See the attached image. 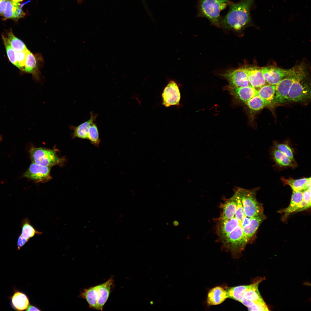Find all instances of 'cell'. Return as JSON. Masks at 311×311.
Here are the masks:
<instances>
[{
  "mask_svg": "<svg viewBox=\"0 0 311 311\" xmlns=\"http://www.w3.org/2000/svg\"><path fill=\"white\" fill-rule=\"evenodd\" d=\"M173 224L175 226H177L179 225V223L178 221L175 220L173 222Z\"/></svg>",
  "mask_w": 311,
  "mask_h": 311,
  "instance_id": "obj_37",
  "label": "cell"
},
{
  "mask_svg": "<svg viewBox=\"0 0 311 311\" xmlns=\"http://www.w3.org/2000/svg\"><path fill=\"white\" fill-rule=\"evenodd\" d=\"M43 62L41 55L39 54H34L29 50L26 55L23 71L31 74L35 79L39 81L41 74L40 69Z\"/></svg>",
  "mask_w": 311,
  "mask_h": 311,
  "instance_id": "obj_9",
  "label": "cell"
},
{
  "mask_svg": "<svg viewBox=\"0 0 311 311\" xmlns=\"http://www.w3.org/2000/svg\"><path fill=\"white\" fill-rule=\"evenodd\" d=\"M2 38L9 60L13 65L20 69V67L17 60L16 52L11 45L7 37L3 35Z\"/></svg>",
  "mask_w": 311,
  "mask_h": 311,
  "instance_id": "obj_28",
  "label": "cell"
},
{
  "mask_svg": "<svg viewBox=\"0 0 311 311\" xmlns=\"http://www.w3.org/2000/svg\"><path fill=\"white\" fill-rule=\"evenodd\" d=\"M29 50H27L20 52H16V58L18 63L20 67V69L24 71L26 57Z\"/></svg>",
  "mask_w": 311,
  "mask_h": 311,
  "instance_id": "obj_32",
  "label": "cell"
},
{
  "mask_svg": "<svg viewBox=\"0 0 311 311\" xmlns=\"http://www.w3.org/2000/svg\"><path fill=\"white\" fill-rule=\"evenodd\" d=\"M228 298L226 290L220 287H216L209 292L207 299V304L210 306L219 304Z\"/></svg>",
  "mask_w": 311,
  "mask_h": 311,
  "instance_id": "obj_20",
  "label": "cell"
},
{
  "mask_svg": "<svg viewBox=\"0 0 311 311\" xmlns=\"http://www.w3.org/2000/svg\"><path fill=\"white\" fill-rule=\"evenodd\" d=\"M22 231L20 235L24 238L29 240L35 234L40 235L42 233L36 230L31 224L29 219L26 217L22 221Z\"/></svg>",
  "mask_w": 311,
  "mask_h": 311,
  "instance_id": "obj_25",
  "label": "cell"
},
{
  "mask_svg": "<svg viewBox=\"0 0 311 311\" xmlns=\"http://www.w3.org/2000/svg\"><path fill=\"white\" fill-rule=\"evenodd\" d=\"M303 80L296 81L293 83L289 91L287 101H304L310 98V90Z\"/></svg>",
  "mask_w": 311,
  "mask_h": 311,
  "instance_id": "obj_8",
  "label": "cell"
},
{
  "mask_svg": "<svg viewBox=\"0 0 311 311\" xmlns=\"http://www.w3.org/2000/svg\"><path fill=\"white\" fill-rule=\"evenodd\" d=\"M90 118L77 126H71L70 129L73 130V138L77 137L83 139H88V131L90 126L96 121L98 115L92 111L90 113Z\"/></svg>",
  "mask_w": 311,
  "mask_h": 311,
  "instance_id": "obj_15",
  "label": "cell"
},
{
  "mask_svg": "<svg viewBox=\"0 0 311 311\" xmlns=\"http://www.w3.org/2000/svg\"><path fill=\"white\" fill-rule=\"evenodd\" d=\"M261 71L270 84L276 85L289 74L290 69H286L273 66L263 68Z\"/></svg>",
  "mask_w": 311,
  "mask_h": 311,
  "instance_id": "obj_11",
  "label": "cell"
},
{
  "mask_svg": "<svg viewBox=\"0 0 311 311\" xmlns=\"http://www.w3.org/2000/svg\"><path fill=\"white\" fill-rule=\"evenodd\" d=\"M234 191L239 196L247 216L252 217L263 213L262 205L256 198L255 189H247L237 187Z\"/></svg>",
  "mask_w": 311,
  "mask_h": 311,
  "instance_id": "obj_5",
  "label": "cell"
},
{
  "mask_svg": "<svg viewBox=\"0 0 311 311\" xmlns=\"http://www.w3.org/2000/svg\"><path fill=\"white\" fill-rule=\"evenodd\" d=\"M12 308L18 311L26 310L29 305L27 296L24 293L14 289L13 295L10 297Z\"/></svg>",
  "mask_w": 311,
  "mask_h": 311,
  "instance_id": "obj_19",
  "label": "cell"
},
{
  "mask_svg": "<svg viewBox=\"0 0 311 311\" xmlns=\"http://www.w3.org/2000/svg\"><path fill=\"white\" fill-rule=\"evenodd\" d=\"M248 80L254 88H260L264 86L266 80L261 69L256 67L244 66Z\"/></svg>",
  "mask_w": 311,
  "mask_h": 311,
  "instance_id": "obj_16",
  "label": "cell"
},
{
  "mask_svg": "<svg viewBox=\"0 0 311 311\" xmlns=\"http://www.w3.org/2000/svg\"><path fill=\"white\" fill-rule=\"evenodd\" d=\"M255 0H240L237 3L231 1L229 9L225 16L221 17L220 27L240 33L252 23L251 11Z\"/></svg>",
  "mask_w": 311,
  "mask_h": 311,
  "instance_id": "obj_1",
  "label": "cell"
},
{
  "mask_svg": "<svg viewBox=\"0 0 311 311\" xmlns=\"http://www.w3.org/2000/svg\"><path fill=\"white\" fill-rule=\"evenodd\" d=\"M25 15L20 3L8 0L3 16L4 20L10 19L17 21Z\"/></svg>",
  "mask_w": 311,
  "mask_h": 311,
  "instance_id": "obj_14",
  "label": "cell"
},
{
  "mask_svg": "<svg viewBox=\"0 0 311 311\" xmlns=\"http://www.w3.org/2000/svg\"><path fill=\"white\" fill-rule=\"evenodd\" d=\"M162 96L163 104L166 107L178 105L181 95L176 83L174 81H170L164 89Z\"/></svg>",
  "mask_w": 311,
  "mask_h": 311,
  "instance_id": "obj_12",
  "label": "cell"
},
{
  "mask_svg": "<svg viewBox=\"0 0 311 311\" xmlns=\"http://www.w3.org/2000/svg\"><path fill=\"white\" fill-rule=\"evenodd\" d=\"M231 94L246 103L258 94V91L251 86L239 87H226Z\"/></svg>",
  "mask_w": 311,
  "mask_h": 311,
  "instance_id": "obj_13",
  "label": "cell"
},
{
  "mask_svg": "<svg viewBox=\"0 0 311 311\" xmlns=\"http://www.w3.org/2000/svg\"><path fill=\"white\" fill-rule=\"evenodd\" d=\"M26 311H40L38 308L31 305H29L26 309Z\"/></svg>",
  "mask_w": 311,
  "mask_h": 311,
  "instance_id": "obj_36",
  "label": "cell"
},
{
  "mask_svg": "<svg viewBox=\"0 0 311 311\" xmlns=\"http://www.w3.org/2000/svg\"><path fill=\"white\" fill-rule=\"evenodd\" d=\"M113 279L111 277L106 282L98 285V310H103V306L109 297L111 288L113 286Z\"/></svg>",
  "mask_w": 311,
  "mask_h": 311,
  "instance_id": "obj_18",
  "label": "cell"
},
{
  "mask_svg": "<svg viewBox=\"0 0 311 311\" xmlns=\"http://www.w3.org/2000/svg\"><path fill=\"white\" fill-rule=\"evenodd\" d=\"M251 109L258 111L266 106L263 100L257 94L246 103Z\"/></svg>",
  "mask_w": 311,
  "mask_h": 311,
  "instance_id": "obj_30",
  "label": "cell"
},
{
  "mask_svg": "<svg viewBox=\"0 0 311 311\" xmlns=\"http://www.w3.org/2000/svg\"><path fill=\"white\" fill-rule=\"evenodd\" d=\"M8 0H0V16H3Z\"/></svg>",
  "mask_w": 311,
  "mask_h": 311,
  "instance_id": "obj_35",
  "label": "cell"
},
{
  "mask_svg": "<svg viewBox=\"0 0 311 311\" xmlns=\"http://www.w3.org/2000/svg\"><path fill=\"white\" fill-rule=\"evenodd\" d=\"M14 2L16 3H20L22 2L23 0H11Z\"/></svg>",
  "mask_w": 311,
  "mask_h": 311,
  "instance_id": "obj_38",
  "label": "cell"
},
{
  "mask_svg": "<svg viewBox=\"0 0 311 311\" xmlns=\"http://www.w3.org/2000/svg\"><path fill=\"white\" fill-rule=\"evenodd\" d=\"M303 200V191H293L291 202L288 207L283 209L282 212L284 213L285 217L298 211L299 205Z\"/></svg>",
  "mask_w": 311,
  "mask_h": 311,
  "instance_id": "obj_23",
  "label": "cell"
},
{
  "mask_svg": "<svg viewBox=\"0 0 311 311\" xmlns=\"http://www.w3.org/2000/svg\"><path fill=\"white\" fill-rule=\"evenodd\" d=\"M33 162L43 166L50 167L60 164L62 159L54 150L42 148L32 147L29 151Z\"/></svg>",
  "mask_w": 311,
  "mask_h": 311,
  "instance_id": "obj_6",
  "label": "cell"
},
{
  "mask_svg": "<svg viewBox=\"0 0 311 311\" xmlns=\"http://www.w3.org/2000/svg\"><path fill=\"white\" fill-rule=\"evenodd\" d=\"M230 0H198L197 17L207 18L213 25L220 28V12L228 5Z\"/></svg>",
  "mask_w": 311,
  "mask_h": 311,
  "instance_id": "obj_3",
  "label": "cell"
},
{
  "mask_svg": "<svg viewBox=\"0 0 311 311\" xmlns=\"http://www.w3.org/2000/svg\"><path fill=\"white\" fill-rule=\"evenodd\" d=\"M79 296L86 300L90 308L98 310V285L85 289L81 293Z\"/></svg>",
  "mask_w": 311,
  "mask_h": 311,
  "instance_id": "obj_21",
  "label": "cell"
},
{
  "mask_svg": "<svg viewBox=\"0 0 311 311\" xmlns=\"http://www.w3.org/2000/svg\"><path fill=\"white\" fill-rule=\"evenodd\" d=\"M276 92V85H264L258 91V94L263 100L266 106L274 103Z\"/></svg>",
  "mask_w": 311,
  "mask_h": 311,
  "instance_id": "obj_22",
  "label": "cell"
},
{
  "mask_svg": "<svg viewBox=\"0 0 311 311\" xmlns=\"http://www.w3.org/2000/svg\"><path fill=\"white\" fill-rule=\"evenodd\" d=\"M259 278L256 282L247 285H240L227 289L228 298L238 301L248 308L254 303L264 302L258 290L259 284L263 280Z\"/></svg>",
  "mask_w": 311,
  "mask_h": 311,
  "instance_id": "obj_2",
  "label": "cell"
},
{
  "mask_svg": "<svg viewBox=\"0 0 311 311\" xmlns=\"http://www.w3.org/2000/svg\"><path fill=\"white\" fill-rule=\"evenodd\" d=\"M221 75L227 80L230 87H239L251 86L244 66L228 70Z\"/></svg>",
  "mask_w": 311,
  "mask_h": 311,
  "instance_id": "obj_7",
  "label": "cell"
},
{
  "mask_svg": "<svg viewBox=\"0 0 311 311\" xmlns=\"http://www.w3.org/2000/svg\"><path fill=\"white\" fill-rule=\"evenodd\" d=\"M29 240L24 238L20 234L18 237L17 241V246L18 250L24 245Z\"/></svg>",
  "mask_w": 311,
  "mask_h": 311,
  "instance_id": "obj_34",
  "label": "cell"
},
{
  "mask_svg": "<svg viewBox=\"0 0 311 311\" xmlns=\"http://www.w3.org/2000/svg\"><path fill=\"white\" fill-rule=\"evenodd\" d=\"M248 309L249 311L269 310L265 302H258L255 303Z\"/></svg>",
  "mask_w": 311,
  "mask_h": 311,
  "instance_id": "obj_33",
  "label": "cell"
},
{
  "mask_svg": "<svg viewBox=\"0 0 311 311\" xmlns=\"http://www.w3.org/2000/svg\"><path fill=\"white\" fill-rule=\"evenodd\" d=\"M263 213L251 218L250 223L243 229L244 235L247 243L253 238L260 224L265 219Z\"/></svg>",
  "mask_w": 311,
  "mask_h": 311,
  "instance_id": "obj_17",
  "label": "cell"
},
{
  "mask_svg": "<svg viewBox=\"0 0 311 311\" xmlns=\"http://www.w3.org/2000/svg\"><path fill=\"white\" fill-rule=\"evenodd\" d=\"M50 168L39 165L33 162L23 177L37 182H44L51 179Z\"/></svg>",
  "mask_w": 311,
  "mask_h": 311,
  "instance_id": "obj_10",
  "label": "cell"
},
{
  "mask_svg": "<svg viewBox=\"0 0 311 311\" xmlns=\"http://www.w3.org/2000/svg\"><path fill=\"white\" fill-rule=\"evenodd\" d=\"M88 139L91 143L97 147L99 146L100 140L97 126L94 122L90 126L88 131Z\"/></svg>",
  "mask_w": 311,
  "mask_h": 311,
  "instance_id": "obj_29",
  "label": "cell"
},
{
  "mask_svg": "<svg viewBox=\"0 0 311 311\" xmlns=\"http://www.w3.org/2000/svg\"><path fill=\"white\" fill-rule=\"evenodd\" d=\"M275 146L276 149L283 153L291 160L294 162L293 151L288 145L285 144H277L275 145Z\"/></svg>",
  "mask_w": 311,
  "mask_h": 311,
  "instance_id": "obj_31",
  "label": "cell"
},
{
  "mask_svg": "<svg viewBox=\"0 0 311 311\" xmlns=\"http://www.w3.org/2000/svg\"><path fill=\"white\" fill-rule=\"evenodd\" d=\"M273 156L276 163L281 166H292L293 162L286 155L280 151L275 149L272 152Z\"/></svg>",
  "mask_w": 311,
  "mask_h": 311,
  "instance_id": "obj_27",
  "label": "cell"
},
{
  "mask_svg": "<svg viewBox=\"0 0 311 311\" xmlns=\"http://www.w3.org/2000/svg\"><path fill=\"white\" fill-rule=\"evenodd\" d=\"M306 76L304 67L302 65L290 69L288 75L276 85L274 103L278 104L286 101L289 91L293 83L296 81L303 80Z\"/></svg>",
  "mask_w": 311,
  "mask_h": 311,
  "instance_id": "obj_4",
  "label": "cell"
},
{
  "mask_svg": "<svg viewBox=\"0 0 311 311\" xmlns=\"http://www.w3.org/2000/svg\"><path fill=\"white\" fill-rule=\"evenodd\" d=\"M309 178H304L299 179H285L281 180L284 184L289 185L293 191H303L307 189V185Z\"/></svg>",
  "mask_w": 311,
  "mask_h": 311,
  "instance_id": "obj_24",
  "label": "cell"
},
{
  "mask_svg": "<svg viewBox=\"0 0 311 311\" xmlns=\"http://www.w3.org/2000/svg\"><path fill=\"white\" fill-rule=\"evenodd\" d=\"M7 38L12 47L17 52H20L28 49L24 43L17 38L11 31L7 33Z\"/></svg>",
  "mask_w": 311,
  "mask_h": 311,
  "instance_id": "obj_26",
  "label": "cell"
}]
</instances>
